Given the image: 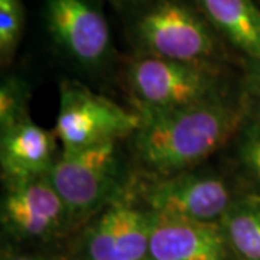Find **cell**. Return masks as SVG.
Returning a JSON list of instances; mask_svg holds the SVG:
<instances>
[{
    "instance_id": "cell-1",
    "label": "cell",
    "mask_w": 260,
    "mask_h": 260,
    "mask_svg": "<svg viewBox=\"0 0 260 260\" xmlns=\"http://www.w3.org/2000/svg\"><path fill=\"white\" fill-rule=\"evenodd\" d=\"M244 120V107L227 97L143 119L130 138L138 177H168L200 168L234 139Z\"/></svg>"
},
{
    "instance_id": "cell-2",
    "label": "cell",
    "mask_w": 260,
    "mask_h": 260,
    "mask_svg": "<svg viewBox=\"0 0 260 260\" xmlns=\"http://www.w3.org/2000/svg\"><path fill=\"white\" fill-rule=\"evenodd\" d=\"M126 6L139 54L223 70L225 44L192 0H130Z\"/></svg>"
},
{
    "instance_id": "cell-3",
    "label": "cell",
    "mask_w": 260,
    "mask_h": 260,
    "mask_svg": "<svg viewBox=\"0 0 260 260\" xmlns=\"http://www.w3.org/2000/svg\"><path fill=\"white\" fill-rule=\"evenodd\" d=\"M124 83L142 119L227 97L221 68L143 54L127 62Z\"/></svg>"
},
{
    "instance_id": "cell-4",
    "label": "cell",
    "mask_w": 260,
    "mask_h": 260,
    "mask_svg": "<svg viewBox=\"0 0 260 260\" xmlns=\"http://www.w3.org/2000/svg\"><path fill=\"white\" fill-rule=\"evenodd\" d=\"M48 178L68 208L73 224L88 221L127 188L120 142L61 152Z\"/></svg>"
},
{
    "instance_id": "cell-5",
    "label": "cell",
    "mask_w": 260,
    "mask_h": 260,
    "mask_svg": "<svg viewBox=\"0 0 260 260\" xmlns=\"http://www.w3.org/2000/svg\"><path fill=\"white\" fill-rule=\"evenodd\" d=\"M142 121L136 110L121 107L80 81L64 78L59 83V109L54 133L62 152L130 139Z\"/></svg>"
},
{
    "instance_id": "cell-6",
    "label": "cell",
    "mask_w": 260,
    "mask_h": 260,
    "mask_svg": "<svg viewBox=\"0 0 260 260\" xmlns=\"http://www.w3.org/2000/svg\"><path fill=\"white\" fill-rule=\"evenodd\" d=\"M132 188L155 215L201 223H220L237 200L225 178L201 167L168 177H136Z\"/></svg>"
},
{
    "instance_id": "cell-7",
    "label": "cell",
    "mask_w": 260,
    "mask_h": 260,
    "mask_svg": "<svg viewBox=\"0 0 260 260\" xmlns=\"http://www.w3.org/2000/svg\"><path fill=\"white\" fill-rule=\"evenodd\" d=\"M156 215L127 188L85 224L78 253L81 260H149Z\"/></svg>"
},
{
    "instance_id": "cell-8",
    "label": "cell",
    "mask_w": 260,
    "mask_h": 260,
    "mask_svg": "<svg viewBox=\"0 0 260 260\" xmlns=\"http://www.w3.org/2000/svg\"><path fill=\"white\" fill-rule=\"evenodd\" d=\"M44 19L51 41L84 70H99L112 58L109 22L93 0H45Z\"/></svg>"
},
{
    "instance_id": "cell-9",
    "label": "cell",
    "mask_w": 260,
    "mask_h": 260,
    "mask_svg": "<svg viewBox=\"0 0 260 260\" xmlns=\"http://www.w3.org/2000/svg\"><path fill=\"white\" fill-rule=\"evenodd\" d=\"M2 224L19 240H48L73 225L68 208L48 175L6 182Z\"/></svg>"
},
{
    "instance_id": "cell-10",
    "label": "cell",
    "mask_w": 260,
    "mask_h": 260,
    "mask_svg": "<svg viewBox=\"0 0 260 260\" xmlns=\"http://www.w3.org/2000/svg\"><path fill=\"white\" fill-rule=\"evenodd\" d=\"M220 223L158 217L150 236L149 260H230Z\"/></svg>"
},
{
    "instance_id": "cell-11",
    "label": "cell",
    "mask_w": 260,
    "mask_h": 260,
    "mask_svg": "<svg viewBox=\"0 0 260 260\" xmlns=\"http://www.w3.org/2000/svg\"><path fill=\"white\" fill-rule=\"evenodd\" d=\"M56 139L54 130L44 129L32 119L2 132L0 165L6 182L45 177L52 169Z\"/></svg>"
},
{
    "instance_id": "cell-12",
    "label": "cell",
    "mask_w": 260,
    "mask_h": 260,
    "mask_svg": "<svg viewBox=\"0 0 260 260\" xmlns=\"http://www.w3.org/2000/svg\"><path fill=\"white\" fill-rule=\"evenodd\" d=\"M224 44L260 61V9L253 0H192Z\"/></svg>"
},
{
    "instance_id": "cell-13",
    "label": "cell",
    "mask_w": 260,
    "mask_h": 260,
    "mask_svg": "<svg viewBox=\"0 0 260 260\" xmlns=\"http://www.w3.org/2000/svg\"><path fill=\"white\" fill-rule=\"evenodd\" d=\"M220 225L230 250L243 260H260V195L237 198Z\"/></svg>"
},
{
    "instance_id": "cell-14",
    "label": "cell",
    "mask_w": 260,
    "mask_h": 260,
    "mask_svg": "<svg viewBox=\"0 0 260 260\" xmlns=\"http://www.w3.org/2000/svg\"><path fill=\"white\" fill-rule=\"evenodd\" d=\"M233 140L237 174L260 189V121L243 123Z\"/></svg>"
},
{
    "instance_id": "cell-15",
    "label": "cell",
    "mask_w": 260,
    "mask_h": 260,
    "mask_svg": "<svg viewBox=\"0 0 260 260\" xmlns=\"http://www.w3.org/2000/svg\"><path fill=\"white\" fill-rule=\"evenodd\" d=\"M29 85L18 75L6 77L0 85V130L9 129L29 117Z\"/></svg>"
},
{
    "instance_id": "cell-16",
    "label": "cell",
    "mask_w": 260,
    "mask_h": 260,
    "mask_svg": "<svg viewBox=\"0 0 260 260\" xmlns=\"http://www.w3.org/2000/svg\"><path fill=\"white\" fill-rule=\"evenodd\" d=\"M23 29L22 0H0V55L9 62L19 45Z\"/></svg>"
},
{
    "instance_id": "cell-17",
    "label": "cell",
    "mask_w": 260,
    "mask_h": 260,
    "mask_svg": "<svg viewBox=\"0 0 260 260\" xmlns=\"http://www.w3.org/2000/svg\"><path fill=\"white\" fill-rule=\"evenodd\" d=\"M244 112L260 121V61H250L244 81Z\"/></svg>"
},
{
    "instance_id": "cell-18",
    "label": "cell",
    "mask_w": 260,
    "mask_h": 260,
    "mask_svg": "<svg viewBox=\"0 0 260 260\" xmlns=\"http://www.w3.org/2000/svg\"><path fill=\"white\" fill-rule=\"evenodd\" d=\"M2 260H44L39 256H30V254H16V256H6Z\"/></svg>"
},
{
    "instance_id": "cell-19",
    "label": "cell",
    "mask_w": 260,
    "mask_h": 260,
    "mask_svg": "<svg viewBox=\"0 0 260 260\" xmlns=\"http://www.w3.org/2000/svg\"><path fill=\"white\" fill-rule=\"evenodd\" d=\"M116 2H119V3H121V5H126V3H129L130 0H116Z\"/></svg>"
}]
</instances>
